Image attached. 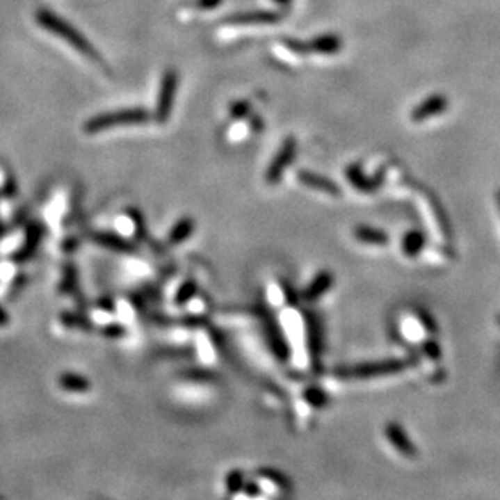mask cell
<instances>
[{
  "mask_svg": "<svg viewBox=\"0 0 500 500\" xmlns=\"http://www.w3.org/2000/svg\"><path fill=\"white\" fill-rule=\"evenodd\" d=\"M36 22L39 26L44 28L49 33L56 34L57 38L63 39V41L70 44L73 49H76V51L83 54V56L94 58V61L99 62L101 56H99V52L94 49L92 44L89 42L88 39L84 38L75 26H73V24L68 23L67 19L61 18L58 15L51 12V10L39 8L36 12Z\"/></svg>",
  "mask_w": 500,
  "mask_h": 500,
  "instance_id": "6da1fadb",
  "label": "cell"
},
{
  "mask_svg": "<svg viewBox=\"0 0 500 500\" xmlns=\"http://www.w3.org/2000/svg\"><path fill=\"white\" fill-rule=\"evenodd\" d=\"M151 118V113L147 112L145 107H128L120 108L115 112H107L96 115L84 123L83 130L84 133L94 135V133H101L115 127H125V125H140V123H146Z\"/></svg>",
  "mask_w": 500,
  "mask_h": 500,
  "instance_id": "7a4b0ae2",
  "label": "cell"
},
{
  "mask_svg": "<svg viewBox=\"0 0 500 500\" xmlns=\"http://www.w3.org/2000/svg\"><path fill=\"white\" fill-rule=\"evenodd\" d=\"M407 363L400 360H385V361H374V363H363L351 366L337 371V374L344 378H355V379H371L380 378V376H390L402 373Z\"/></svg>",
  "mask_w": 500,
  "mask_h": 500,
  "instance_id": "3957f363",
  "label": "cell"
},
{
  "mask_svg": "<svg viewBox=\"0 0 500 500\" xmlns=\"http://www.w3.org/2000/svg\"><path fill=\"white\" fill-rule=\"evenodd\" d=\"M180 76L173 68H168L164 72L161 80L159 94H157V106H156V120L164 123L170 118L173 102H175V94Z\"/></svg>",
  "mask_w": 500,
  "mask_h": 500,
  "instance_id": "277c9868",
  "label": "cell"
},
{
  "mask_svg": "<svg viewBox=\"0 0 500 500\" xmlns=\"http://www.w3.org/2000/svg\"><path fill=\"white\" fill-rule=\"evenodd\" d=\"M296 147H298V143L293 136H289L287 140L282 143L280 150L272 159L271 166L267 167L266 170V183L267 185H277L284 177L287 168L290 167L291 161L296 156Z\"/></svg>",
  "mask_w": 500,
  "mask_h": 500,
  "instance_id": "5b68a950",
  "label": "cell"
},
{
  "mask_svg": "<svg viewBox=\"0 0 500 500\" xmlns=\"http://www.w3.org/2000/svg\"><path fill=\"white\" fill-rule=\"evenodd\" d=\"M449 107V99L444 96V94H433L428 99H424L423 102L418 104L417 107L412 111V120L414 123H421L429 120V118L437 117L440 113H444Z\"/></svg>",
  "mask_w": 500,
  "mask_h": 500,
  "instance_id": "8992f818",
  "label": "cell"
},
{
  "mask_svg": "<svg viewBox=\"0 0 500 500\" xmlns=\"http://www.w3.org/2000/svg\"><path fill=\"white\" fill-rule=\"evenodd\" d=\"M282 19L280 13L275 12H245L235 13L225 18L227 24H236V26H256V24H275Z\"/></svg>",
  "mask_w": 500,
  "mask_h": 500,
  "instance_id": "52a82bcc",
  "label": "cell"
},
{
  "mask_svg": "<svg viewBox=\"0 0 500 500\" xmlns=\"http://www.w3.org/2000/svg\"><path fill=\"white\" fill-rule=\"evenodd\" d=\"M385 435H387L389 442L394 445L395 450L402 453L403 457H417V447H414V444L410 440L402 426L397 423H389L385 426Z\"/></svg>",
  "mask_w": 500,
  "mask_h": 500,
  "instance_id": "ba28073f",
  "label": "cell"
},
{
  "mask_svg": "<svg viewBox=\"0 0 500 500\" xmlns=\"http://www.w3.org/2000/svg\"><path fill=\"white\" fill-rule=\"evenodd\" d=\"M298 180L303 183L305 186L313 188V190H316V191H323L329 196H340L341 195L340 186L337 185V183L329 180L328 177L319 175V173H314L309 170H300Z\"/></svg>",
  "mask_w": 500,
  "mask_h": 500,
  "instance_id": "9c48e42d",
  "label": "cell"
},
{
  "mask_svg": "<svg viewBox=\"0 0 500 500\" xmlns=\"http://www.w3.org/2000/svg\"><path fill=\"white\" fill-rule=\"evenodd\" d=\"M332 285H334V275L330 274L329 271H323L311 280V284L306 287L301 295H303V298L306 301H316L319 300L325 291L332 289Z\"/></svg>",
  "mask_w": 500,
  "mask_h": 500,
  "instance_id": "30bf717a",
  "label": "cell"
},
{
  "mask_svg": "<svg viewBox=\"0 0 500 500\" xmlns=\"http://www.w3.org/2000/svg\"><path fill=\"white\" fill-rule=\"evenodd\" d=\"M309 52L323 54V56H334L341 51V39L337 34H323L308 42Z\"/></svg>",
  "mask_w": 500,
  "mask_h": 500,
  "instance_id": "8fae6325",
  "label": "cell"
},
{
  "mask_svg": "<svg viewBox=\"0 0 500 500\" xmlns=\"http://www.w3.org/2000/svg\"><path fill=\"white\" fill-rule=\"evenodd\" d=\"M355 239L361 241V243L366 245H374V246H387L389 245V235L385 232L379 229H373V227L368 225H358L355 227L353 230Z\"/></svg>",
  "mask_w": 500,
  "mask_h": 500,
  "instance_id": "7c38bea8",
  "label": "cell"
},
{
  "mask_svg": "<svg viewBox=\"0 0 500 500\" xmlns=\"http://www.w3.org/2000/svg\"><path fill=\"white\" fill-rule=\"evenodd\" d=\"M346 177H348V180L351 182V185H353L355 188H358L360 191H374L376 188H378L380 185V180L382 178L378 177L374 180H371V178H366V175L363 173V170H361L360 166H350L348 168H346Z\"/></svg>",
  "mask_w": 500,
  "mask_h": 500,
  "instance_id": "4fadbf2b",
  "label": "cell"
},
{
  "mask_svg": "<svg viewBox=\"0 0 500 500\" xmlns=\"http://www.w3.org/2000/svg\"><path fill=\"white\" fill-rule=\"evenodd\" d=\"M424 243H426L424 235L421 234L419 230H412L403 236L402 248H403L405 255L410 257H414V256H418L421 251H423Z\"/></svg>",
  "mask_w": 500,
  "mask_h": 500,
  "instance_id": "5bb4252c",
  "label": "cell"
},
{
  "mask_svg": "<svg viewBox=\"0 0 500 500\" xmlns=\"http://www.w3.org/2000/svg\"><path fill=\"white\" fill-rule=\"evenodd\" d=\"M58 385L67 392H86V390L91 389L89 385V380L81 378L78 374H62L58 378Z\"/></svg>",
  "mask_w": 500,
  "mask_h": 500,
  "instance_id": "9a60e30c",
  "label": "cell"
},
{
  "mask_svg": "<svg viewBox=\"0 0 500 500\" xmlns=\"http://www.w3.org/2000/svg\"><path fill=\"white\" fill-rule=\"evenodd\" d=\"M193 232H195V220L190 219V217H185L182 219L178 224L173 227V230L170 232V243L172 245H178L183 243L188 236H190Z\"/></svg>",
  "mask_w": 500,
  "mask_h": 500,
  "instance_id": "2e32d148",
  "label": "cell"
},
{
  "mask_svg": "<svg viewBox=\"0 0 500 500\" xmlns=\"http://www.w3.org/2000/svg\"><path fill=\"white\" fill-rule=\"evenodd\" d=\"M94 240H96V243L102 245V246H107V248H111V250H118V251H127L128 250V245L123 240L118 239V236H112V235H107V234H96V236H94Z\"/></svg>",
  "mask_w": 500,
  "mask_h": 500,
  "instance_id": "e0dca14e",
  "label": "cell"
},
{
  "mask_svg": "<svg viewBox=\"0 0 500 500\" xmlns=\"http://www.w3.org/2000/svg\"><path fill=\"white\" fill-rule=\"evenodd\" d=\"M243 476H241L240 471H232L227 476V489H229V492L240 491V489H243Z\"/></svg>",
  "mask_w": 500,
  "mask_h": 500,
  "instance_id": "ac0fdd59",
  "label": "cell"
},
{
  "mask_svg": "<svg viewBox=\"0 0 500 500\" xmlns=\"http://www.w3.org/2000/svg\"><path fill=\"white\" fill-rule=\"evenodd\" d=\"M250 112H251V106H250V102H246V101L235 102L230 108V115L234 118H245L250 115Z\"/></svg>",
  "mask_w": 500,
  "mask_h": 500,
  "instance_id": "d6986e66",
  "label": "cell"
},
{
  "mask_svg": "<svg viewBox=\"0 0 500 500\" xmlns=\"http://www.w3.org/2000/svg\"><path fill=\"white\" fill-rule=\"evenodd\" d=\"M196 293V285L193 284V282H188V284H185L180 289V293H178L177 296V301L178 303H186L188 300L193 298Z\"/></svg>",
  "mask_w": 500,
  "mask_h": 500,
  "instance_id": "ffe728a7",
  "label": "cell"
},
{
  "mask_svg": "<svg viewBox=\"0 0 500 500\" xmlns=\"http://www.w3.org/2000/svg\"><path fill=\"white\" fill-rule=\"evenodd\" d=\"M222 2H224V0H197V7L201 10H214L219 7Z\"/></svg>",
  "mask_w": 500,
  "mask_h": 500,
  "instance_id": "44dd1931",
  "label": "cell"
},
{
  "mask_svg": "<svg viewBox=\"0 0 500 500\" xmlns=\"http://www.w3.org/2000/svg\"><path fill=\"white\" fill-rule=\"evenodd\" d=\"M7 323H8V316L2 308H0V325H5Z\"/></svg>",
  "mask_w": 500,
  "mask_h": 500,
  "instance_id": "7402d4cb",
  "label": "cell"
},
{
  "mask_svg": "<svg viewBox=\"0 0 500 500\" xmlns=\"http://www.w3.org/2000/svg\"><path fill=\"white\" fill-rule=\"evenodd\" d=\"M274 2L279 3V5H289L291 0H274Z\"/></svg>",
  "mask_w": 500,
  "mask_h": 500,
  "instance_id": "603a6c76",
  "label": "cell"
},
{
  "mask_svg": "<svg viewBox=\"0 0 500 500\" xmlns=\"http://www.w3.org/2000/svg\"><path fill=\"white\" fill-rule=\"evenodd\" d=\"M497 201H499V206H500V191H499V196H497Z\"/></svg>",
  "mask_w": 500,
  "mask_h": 500,
  "instance_id": "cb8c5ba5",
  "label": "cell"
},
{
  "mask_svg": "<svg viewBox=\"0 0 500 500\" xmlns=\"http://www.w3.org/2000/svg\"><path fill=\"white\" fill-rule=\"evenodd\" d=\"M499 324H500V319H499Z\"/></svg>",
  "mask_w": 500,
  "mask_h": 500,
  "instance_id": "d4e9b609",
  "label": "cell"
}]
</instances>
